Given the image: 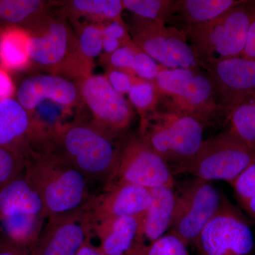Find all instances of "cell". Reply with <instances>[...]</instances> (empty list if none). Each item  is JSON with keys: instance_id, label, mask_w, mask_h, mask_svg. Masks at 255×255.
I'll use <instances>...</instances> for the list:
<instances>
[{"instance_id": "1", "label": "cell", "mask_w": 255, "mask_h": 255, "mask_svg": "<svg viewBox=\"0 0 255 255\" xmlns=\"http://www.w3.org/2000/svg\"><path fill=\"white\" fill-rule=\"evenodd\" d=\"M124 136H116L78 118L48 132L36 145L73 166L88 179H107L115 166Z\"/></svg>"}, {"instance_id": "2", "label": "cell", "mask_w": 255, "mask_h": 255, "mask_svg": "<svg viewBox=\"0 0 255 255\" xmlns=\"http://www.w3.org/2000/svg\"><path fill=\"white\" fill-rule=\"evenodd\" d=\"M52 9L27 30L32 65L50 75L70 80L79 81L90 76L94 66L82 56L73 28L60 10Z\"/></svg>"}, {"instance_id": "3", "label": "cell", "mask_w": 255, "mask_h": 255, "mask_svg": "<svg viewBox=\"0 0 255 255\" xmlns=\"http://www.w3.org/2000/svg\"><path fill=\"white\" fill-rule=\"evenodd\" d=\"M25 174L41 196L46 218L77 212L87 202L88 180L81 172L48 151H30Z\"/></svg>"}, {"instance_id": "4", "label": "cell", "mask_w": 255, "mask_h": 255, "mask_svg": "<svg viewBox=\"0 0 255 255\" xmlns=\"http://www.w3.org/2000/svg\"><path fill=\"white\" fill-rule=\"evenodd\" d=\"M201 68H164L155 80V111L193 116L208 127L221 120L212 84ZM153 110V111H154Z\"/></svg>"}, {"instance_id": "5", "label": "cell", "mask_w": 255, "mask_h": 255, "mask_svg": "<svg viewBox=\"0 0 255 255\" xmlns=\"http://www.w3.org/2000/svg\"><path fill=\"white\" fill-rule=\"evenodd\" d=\"M209 127L187 114L152 111L140 119L138 135L172 172L197 153Z\"/></svg>"}, {"instance_id": "6", "label": "cell", "mask_w": 255, "mask_h": 255, "mask_svg": "<svg viewBox=\"0 0 255 255\" xmlns=\"http://www.w3.org/2000/svg\"><path fill=\"white\" fill-rule=\"evenodd\" d=\"M253 10V1H243L211 21L179 29L185 33L202 66L210 62L241 58Z\"/></svg>"}, {"instance_id": "7", "label": "cell", "mask_w": 255, "mask_h": 255, "mask_svg": "<svg viewBox=\"0 0 255 255\" xmlns=\"http://www.w3.org/2000/svg\"><path fill=\"white\" fill-rule=\"evenodd\" d=\"M46 218L41 196L25 173L0 188V222L10 241L21 246L34 243Z\"/></svg>"}, {"instance_id": "8", "label": "cell", "mask_w": 255, "mask_h": 255, "mask_svg": "<svg viewBox=\"0 0 255 255\" xmlns=\"http://www.w3.org/2000/svg\"><path fill=\"white\" fill-rule=\"evenodd\" d=\"M254 161L255 154L227 130L204 140L194 157L172 174H191L203 180L225 181L231 184Z\"/></svg>"}, {"instance_id": "9", "label": "cell", "mask_w": 255, "mask_h": 255, "mask_svg": "<svg viewBox=\"0 0 255 255\" xmlns=\"http://www.w3.org/2000/svg\"><path fill=\"white\" fill-rule=\"evenodd\" d=\"M127 27L134 44L161 66L167 69L202 67L182 30L135 15Z\"/></svg>"}, {"instance_id": "10", "label": "cell", "mask_w": 255, "mask_h": 255, "mask_svg": "<svg viewBox=\"0 0 255 255\" xmlns=\"http://www.w3.org/2000/svg\"><path fill=\"white\" fill-rule=\"evenodd\" d=\"M124 184L147 189L176 187L168 164L137 135L122 137L118 157L107 179V190Z\"/></svg>"}, {"instance_id": "11", "label": "cell", "mask_w": 255, "mask_h": 255, "mask_svg": "<svg viewBox=\"0 0 255 255\" xmlns=\"http://www.w3.org/2000/svg\"><path fill=\"white\" fill-rule=\"evenodd\" d=\"M173 218L168 233L194 246L203 230L221 209L225 196L211 182L194 178L177 185ZM176 189V187H175Z\"/></svg>"}, {"instance_id": "12", "label": "cell", "mask_w": 255, "mask_h": 255, "mask_svg": "<svg viewBox=\"0 0 255 255\" xmlns=\"http://www.w3.org/2000/svg\"><path fill=\"white\" fill-rule=\"evenodd\" d=\"M194 246L199 255H253L254 235L249 221L225 196Z\"/></svg>"}, {"instance_id": "13", "label": "cell", "mask_w": 255, "mask_h": 255, "mask_svg": "<svg viewBox=\"0 0 255 255\" xmlns=\"http://www.w3.org/2000/svg\"><path fill=\"white\" fill-rule=\"evenodd\" d=\"M202 69L212 84L225 124L237 107L255 99V60L238 58L210 62Z\"/></svg>"}, {"instance_id": "14", "label": "cell", "mask_w": 255, "mask_h": 255, "mask_svg": "<svg viewBox=\"0 0 255 255\" xmlns=\"http://www.w3.org/2000/svg\"><path fill=\"white\" fill-rule=\"evenodd\" d=\"M77 83L92 123L116 136H124L134 118L132 106L124 95L114 90L105 75L92 74Z\"/></svg>"}, {"instance_id": "15", "label": "cell", "mask_w": 255, "mask_h": 255, "mask_svg": "<svg viewBox=\"0 0 255 255\" xmlns=\"http://www.w3.org/2000/svg\"><path fill=\"white\" fill-rule=\"evenodd\" d=\"M79 210L49 220L46 231L32 250V255H77L89 243L92 226L88 211Z\"/></svg>"}, {"instance_id": "16", "label": "cell", "mask_w": 255, "mask_h": 255, "mask_svg": "<svg viewBox=\"0 0 255 255\" xmlns=\"http://www.w3.org/2000/svg\"><path fill=\"white\" fill-rule=\"evenodd\" d=\"M16 97L28 113L46 101L78 110L84 107L78 83L50 74L33 75L23 80L18 87Z\"/></svg>"}, {"instance_id": "17", "label": "cell", "mask_w": 255, "mask_h": 255, "mask_svg": "<svg viewBox=\"0 0 255 255\" xmlns=\"http://www.w3.org/2000/svg\"><path fill=\"white\" fill-rule=\"evenodd\" d=\"M87 209L92 225L127 216H138L150 207V189L135 184H124L106 191Z\"/></svg>"}, {"instance_id": "18", "label": "cell", "mask_w": 255, "mask_h": 255, "mask_svg": "<svg viewBox=\"0 0 255 255\" xmlns=\"http://www.w3.org/2000/svg\"><path fill=\"white\" fill-rule=\"evenodd\" d=\"M150 189L152 201L142 216L140 231L128 255H135L150 247L169 232L176 203L175 187Z\"/></svg>"}, {"instance_id": "19", "label": "cell", "mask_w": 255, "mask_h": 255, "mask_svg": "<svg viewBox=\"0 0 255 255\" xmlns=\"http://www.w3.org/2000/svg\"><path fill=\"white\" fill-rule=\"evenodd\" d=\"M30 114L13 98L0 102V146L26 157L31 150Z\"/></svg>"}, {"instance_id": "20", "label": "cell", "mask_w": 255, "mask_h": 255, "mask_svg": "<svg viewBox=\"0 0 255 255\" xmlns=\"http://www.w3.org/2000/svg\"><path fill=\"white\" fill-rule=\"evenodd\" d=\"M142 214L117 218L97 226L102 238L97 251L103 255H128L140 231Z\"/></svg>"}, {"instance_id": "21", "label": "cell", "mask_w": 255, "mask_h": 255, "mask_svg": "<svg viewBox=\"0 0 255 255\" xmlns=\"http://www.w3.org/2000/svg\"><path fill=\"white\" fill-rule=\"evenodd\" d=\"M60 11L72 23L80 20L105 25L122 18L121 0H70L60 3Z\"/></svg>"}, {"instance_id": "22", "label": "cell", "mask_w": 255, "mask_h": 255, "mask_svg": "<svg viewBox=\"0 0 255 255\" xmlns=\"http://www.w3.org/2000/svg\"><path fill=\"white\" fill-rule=\"evenodd\" d=\"M30 35L18 27L0 29V67L7 72L23 71L31 65L29 58Z\"/></svg>"}, {"instance_id": "23", "label": "cell", "mask_w": 255, "mask_h": 255, "mask_svg": "<svg viewBox=\"0 0 255 255\" xmlns=\"http://www.w3.org/2000/svg\"><path fill=\"white\" fill-rule=\"evenodd\" d=\"M243 1L236 0H177L172 22H179L178 28L195 26L211 21Z\"/></svg>"}, {"instance_id": "24", "label": "cell", "mask_w": 255, "mask_h": 255, "mask_svg": "<svg viewBox=\"0 0 255 255\" xmlns=\"http://www.w3.org/2000/svg\"><path fill=\"white\" fill-rule=\"evenodd\" d=\"M54 4L43 0H0V29L18 27L27 31Z\"/></svg>"}, {"instance_id": "25", "label": "cell", "mask_w": 255, "mask_h": 255, "mask_svg": "<svg viewBox=\"0 0 255 255\" xmlns=\"http://www.w3.org/2000/svg\"><path fill=\"white\" fill-rule=\"evenodd\" d=\"M228 131L237 137L255 155V99L237 107L228 118Z\"/></svg>"}, {"instance_id": "26", "label": "cell", "mask_w": 255, "mask_h": 255, "mask_svg": "<svg viewBox=\"0 0 255 255\" xmlns=\"http://www.w3.org/2000/svg\"><path fill=\"white\" fill-rule=\"evenodd\" d=\"M72 24L82 56L87 63L95 66L94 60L103 51V25L84 21Z\"/></svg>"}, {"instance_id": "27", "label": "cell", "mask_w": 255, "mask_h": 255, "mask_svg": "<svg viewBox=\"0 0 255 255\" xmlns=\"http://www.w3.org/2000/svg\"><path fill=\"white\" fill-rule=\"evenodd\" d=\"M124 9L139 17L172 22L176 8L175 0H123Z\"/></svg>"}, {"instance_id": "28", "label": "cell", "mask_w": 255, "mask_h": 255, "mask_svg": "<svg viewBox=\"0 0 255 255\" xmlns=\"http://www.w3.org/2000/svg\"><path fill=\"white\" fill-rule=\"evenodd\" d=\"M128 95L130 105L135 107L140 119L155 110V90L150 81L137 77Z\"/></svg>"}, {"instance_id": "29", "label": "cell", "mask_w": 255, "mask_h": 255, "mask_svg": "<svg viewBox=\"0 0 255 255\" xmlns=\"http://www.w3.org/2000/svg\"><path fill=\"white\" fill-rule=\"evenodd\" d=\"M26 157L20 152L0 146V188L23 173Z\"/></svg>"}, {"instance_id": "30", "label": "cell", "mask_w": 255, "mask_h": 255, "mask_svg": "<svg viewBox=\"0 0 255 255\" xmlns=\"http://www.w3.org/2000/svg\"><path fill=\"white\" fill-rule=\"evenodd\" d=\"M187 248L177 236L167 233L135 255H189Z\"/></svg>"}, {"instance_id": "31", "label": "cell", "mask_w": 255, "mask_h": 255, "mask_svg": "<svg viewBox=\"0 0 255 255\" xmlns=\"http://www.w3.org/2000/svg\"><path fill=\"white\" fill-rule=\"evenodd\" d=\"M138 50L140 49L134 43L122 46L110 55H101L100 61L105 69H117L135 75L132 73V68L135 53Z\"/></svg>"}, {"instance_id": "32", "label": "cell", "mask_w": 255, "mask_h": 255, "mask_svg": "<svg viewBox=\"0 0 255 255\" xmlns=\"http://www.w3.org/2000/svg\"><path fill=\"white\" fill-rule=\"evenodd\" d=\"M231 185L241 204L255 196V161L246 167Z\"/></svg>"}, {"instance_id": "33", "label": "cell", "mask_w": 255, "mask_h": 255, "mask_svg": "<svg viewBox=\"0 0 255 255\" xmlns=\"http://www.w3.org/2000/svg\"><path fill=\"white\" fill-rule=\"evenodd\" d=\"M164 67L158 65L142 50H138L135 53L132 68V73L135 76L151 81L155 80L159 72Z\"/></svg>"}, {"instance_id": "34", "label": "cell", "mask_w": 255, "mask_h": 255, "mask_svg": "<svg viewBox=\"0 0 255 255\" xmlns=\"http://www.w3.org/2000/svg\"><path fill=\"white\" fill-rule=\"evenodd\" d=\"M105 77L112 87L121 95L128 94L137 76L117 69H105Z\"/></svg>"}, {"instance_id": "35", "label": "cell", "mask_w": 255, "mask_h": 255, "mask_svg": "<svg viewBox=\"0 0 255 255\" xmlns=\"http://www.w3.org/2000/svg\"><path fill=\"white\" fill-rule=\"evenodd\" d=\"M103 34L105 36L117 38L123 46L133 44L127 24H126L122 18L103 25Z\"/></svg>"}, {"instance_id": "36", "label": "cell", "mask_w": 255, "mask_h": 255, "mask_svg": "<svg viewBox=\"0 0 255 255\" xmlns=\"http://www.w3.org/2000/svg\"><path fill=\"white\" fill-rule=\"evenodd\" d=\"M15 90L14 82L9 73L0 67V102L12 98Z\"/></svg>"}, {"instance_id": "37", "label": "cell", "mask_w": 255, "mask_h": 255, "mask_svg": "<svg viewBox=\"0 0 255 255\" xmlns=\"http://www.w3.org/2000/svg\"><path fill=\"white\" fill-rule=\"evenodd\" d=\"M253 4L254 10L253 17L250 25L246 47L241 56L242 58L251 60H255V1H253Z\"/></svg>"}, {"instance_id": "38", "label": "cell", "mask_w": 255, "mask_h": 255, "mask_svg": "<svg viewBox=\"0 0 255 255\" xmlns=\"http://www.w3.org/2000/svg\"><path fill=\"white\" fill-rule=\"evenodd\" d=\"M0 255H32L31 251L5 240L0 241Z\"/></svg>"}, {"instance_id": "39", "label": "cell", "mask_w": 255, "mask_h": 255, "mask_svg": "<svg viewBox=\"0 0 255 255\" xmlns=\"http://www.w3.org/2000/svg\"><path fill=\"white\" fill-rule=\"evenodd\" d=\"M103 53L101 55L107 56L110 55L122 47V43L117 38L110 36H103ZM100 55V56H101Z\"/></svg>"}, {"instance_id": "40", "label": "cell", "mask_w": 255, "mask_h": 255, "mask_svg": "<svg viewBox=\"0 0 255 255\" xmlns=\"http://www.w3.org/2000/svg\"><path fill=\"white\" fill-rule=\"evenodd\" d=\"M241 205L247 214L255 221V196L245 202L242 203Z\"/></svg>"}, {"instance_id": "41", "label": "cell", "mask_w": 255, "mask_h": 255, "mask_svg": "<svg viewBox=\"0 0 255 255\" xmlns=\"http://www.w3.org/2000/svg\"><path fill=\"white\" fill-rule=\"evenodd\" d=\"M77 255H103L101 254L100 252L97 251L95 248H92L91 246H90L89 243L85 245L80 250V251L78 252V254Z\"/></svg>"}]
</instances>
